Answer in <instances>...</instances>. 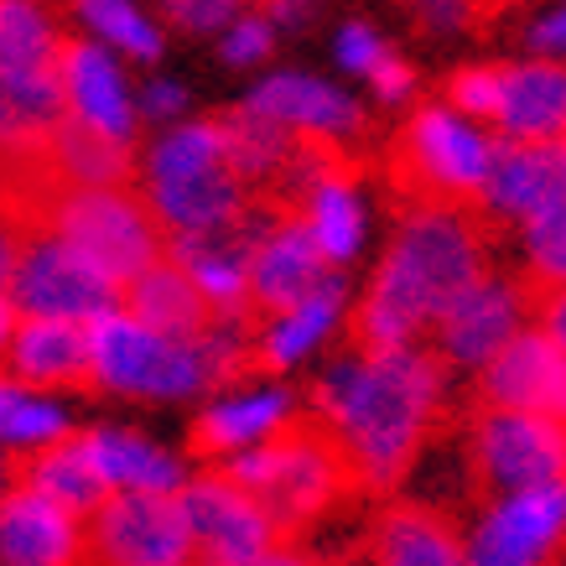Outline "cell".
Returning a JSON list of instances; mask_svg holds the SVG:
<instances>
[{"label": "cell", "instance_id": "1", "mask_svg": "<svg viewBox=\"0 0 566 566\" xmlns=\"http://www.w3.org/2000/svg\"><path fill=\"white\" fill-rule=\"evenodd\" d=\"M447 369L437 354L411 344L348 354L312 385L317 411L338 431V447L348 458V473L359 494H390L421 458L431 437V421L442 411Z\"/></svg>", "mask_w": 566, "mask_h": 566}, {"label": "cell", "instance_id": "2", "mask_svg": "<svg viewBox=\"0 0 566 566\" xmlns=\"http://www.w3.org/2000/svg\"><path fill=\"white\" fill-rule=\"evenodd\" d=\"M489 240H494V229L479 213V203L406 208L375 286L348 323V338L369 354V348H395L431 333V323L473 281L494 271Z\"/></svg>", "mask_w": 566, "mask_h": 566}, {"label": "cell", "instance_id": "3", "mask_svg": "<svg viewBox=\"0 0 566 566\" xmlns=\"http://www.w3.org/2000/svg\"><path fill=\"white\" fill-rule=\"evenodd\" d=\"M213 473H223L250 499H260V510L275 520V531L292 551H302L312 525L333 515L344 499H364L354 473H348L338 431L327 427V416L317 406L292 411L271 437L229 452Z\"/></svg>", "mask_w": 566, "mask_h": 566}, {"label": "cell", "instance_id": "4", "mask_svg": "<svg viewBox=\"0 0 566 566\" xmlns=\"http://www.w3.org/2000/svg\"><path fill=\"white\" fill-rule=\"evenodd\" d=\"M489 172H494V140L468 130L442 104H421L390 140L385 188L400 213L421 203H479Z\"/></svg>", "mask_w": 566, "mask_h": 566}, {"label": "cell", "instance_id": "5", "mask_svg": "<svg viewBox=\"0 0 566 566\" xmlns=\"http://www.w3.org/2000/svg\"><path fill=\"white\" fill-rule=\"evenodd\" d=\"M463 479L468 499L483 510L525 489L566 483V421L504 406H468Z\"/></svg>", "mask_w": 566, "mask_h": 566}, {"label": "cell", "instance_id": "6", "mask_svg": "<svg viewBox=\"0 0 566 566\" xmlns=\"http://www.w3.org/2000/svg\"><path fill=\"white\" fill-rule=\"evenodd\" d=\"M42 219L69 234L88 260H99L120 286H130L146 265L167 255V229L156 219L146 192L130 182H109V188H57L42 208Z\"/></svg>", "mask_w": 566, "mask_h": 566}, {"label": "cell", "instance_id": "7", "mask_svg": "<svg viewBox=\"0 0 566 566\" xmlns=\"http://www.w3.org/2000/svg\"><path fill=\"white\" fill-rule=\"evenodd\" d=\"M11 296L27 317H78V323L125 307L120 281L99 260H88L69 234H57L48 219H36L27 234L21 265L11 275Z\"/></svg>", "mask_w": 566, "mask_h": 566}, {"label": "cell", "instance_id": "8", "mask_svg": "<svg viewBox=\"0 0 566 566\" xmlns=\"http://www.w3.org/2000/svg\"><path fill=\"white\" fill-rule=\"evenodd\" d=\"M88 562L115 566H177L192 562V525L182 489H115L84 520Z\"/></svg>", "mask_w": 566, "mask_h": 566}, {"label": "cell", "instance_id": "9", "mask_svg": "<svg viewBox=\"0 0 566 566\" xmlns=\"http://www.w3.org/2000/svg\"><path fill=\"white\" fill-rule=\"evenodd\" d=\"M182 510L192 525V562H223V566H260V562H302L275 531V520L260 510L240 483L223 473L182 483Z\"/></svg>", "mask_w": 566, "mask_h": 566}, {"label": "cell", "instance_id": "10", "mask_svg": "<svg viewBox=\"0 0 566 566\" xmlns=\"http://www.w3.org/2000/svg\"><path fill=\"white\" fill-rule=\"evenodd\" d=\"M525 317H535V312L520 271H489L431 323V354L442 359V369L479 375L483 364L525 327Z\"/></svg>", "mask_w": 566, "mask_h": 566}, {"label": "cell", "instance_id": "11", "mask_svg": "<svg viewBox=\"0 0 566 566\" xmlns=\"http://www.w3.org/2000/svg\"><path fill=\"white\" fill-rule=\"evenodd\" d=\"M473 406H504V411L566 421V344L546 323L520 327L473 375Z\"/></svg>", "mask_w": 566, "mask_h": 566}, {"label": "cell", "instance_id": "12", "mask_svg": "<svg viewBox=\"0 0 566 566\" xmlns=\"http://www.w3.org/2000/svg\"><path fill=\"white\" fill-rule=\"evenodd\" d=\"M338 275H344V265L323 250L307 213H286L265 234L255 260H250V307H255V323L265 327L271 317H286V312L302 307L312 292H323L327 281H338Z\"/></svg>", "mask_w": 566, "mask_h": 566}, {"label": "cell", "instance_id": "13", "mask_svg": "<svg viewBox=\"0 0 566 566\" xmlns=\"http://www.w3.org/2000/svg\"><path fill=\"white\" fill-rule=\"evenodd\" d=\"M566 551V483L525 489L483 510L479 535L468 541V562L483 566H535Z\"/></svg>", "mask_w": 566, "mask_h": 566}, {"label": "cell", "instance_id": "14", "mask_svg": "<svg viewBox=\"0 0 566 566\" xmlns=\"http://www.w3.org/2000/svg\"><path fill=\"white\" fill-rule=\"evenodd\" d=\"M88 556L84 515H73L69 504L32 489L11 483L0 494V562L11 566H69Z\"/></svg>", "mask_w": 566, "mask_h": 566}, {"label": "cell", "instance_id": "15", "mask_svg": "<svg viewBox=\"0 0 566 566\" xmlns=\"http://www.w3.org/2000/svg\"><path fill=\"white\" fill-rule=\"evenodd\" d=\"M6 369L32 385V390H78L99 395V375H94V344H88V323L78 317H27L11 338Z\"/></svg>", "mask_w": 566, "mask_h": 566}, {"label": "cell", "instance_id": "16", "mask_svg": "<svg viewBox=\"0 0 566 566\" xmlns=\"http://www.w3.org/2000/svg\"><path fill=\"white\" fill-rule=\"evenodd\" d=\"M364 556L385 566H458V562H468V541L447 510H431V504H385L369 520Z\"/></svg>", "mask_w": 566, "mask_h": 566}, {"label": "cell", "instance_id": "17", "mask_svg": "<svg viewBox=\"0 0 566 566\" xmlns=\"http://www.w3.org/2000/svg\"><path fill=\"white\" fill-rule=\"evenodd\" d=\"M125 307L136 312L146 327L167 333V338H208V333H219V327L229 323V317L213 307V296H208L172 255H161L156 265H146V271L125 286Z\"/></svg>", "mask_w": 566, "mask_h": 566}, {"label": "cell", "instance_id": "18", "mask_svg": "<svg viewBox=\"0 0 566 566\" xmlns=\"http://www.w3.org/2000/svg\"><path fill=\"white\" fill-rule=\"evenodd\" d=\"M11 463H17V479L52 494L57 504H69L73 515H94L104 499L115 494V483L99 473L94 463V452H88V437L84 431H69V437H57V442L36 447V452H11Z\"/></svg>", "mask_w": 566, "mask_h": 566}, {"label": "cell", "instance_id": "19", "mask_svg": "<svg viewBox=\"0 0 566 566\" xmlns=\"http://www.w3.org/2000/svg\"><path fill=\"white\" fill-rule=\"evenodd\" d=\"M63 88H69V109L78 120L99 125V130L120 140H136V109H130L120 69L109 63L104 48H94L84 36H69V48H63Z\"/></svg>", "mask_w": 566, "mask_h": 566}, {"label": "cell", "instance_id": "20", "mask_svg": "<svg viewBox=\"0 0 566 566\" xmlns=\"http://www.w3.org/2000/svg\"><path fill=\"white\" fill-rule=\"evenodd\" d=\"M504 104L499 136L515 140H562L566 136V69L562 63H499Z\"/></svg>", "mask_w": 566, "mask_h": 566}, {"label": "cell", "instance_id": "21", "mask_svg": "<svg viewBox=\"0 0 566 566\" xmlns=\"http://www.w3.org/2000/svg\"><path fill=\"white\" fill-rule=\"evenodd\" d=\"M250 109L260 115H275V120L296 125V130H317V136H364V115L359 104L338 94L333 84H317V78H302V73H275L250 94Z\"/></svg>", "mask_w": 566, "mask_h": 566}, {"label": "cell", "instance_id": "22", "mask_svg": "<svg viewBox=\"0 0 566 566\" xmlns=\"http://www.w3.org/2000/svg\"><path fill=\"white\" fill-rule=\"evenodd\" d=\"M250 182H244L234 167H213V172H188V177H167V182H146V198H151L156 219L167 234H182V229H213L229 213H240L250 203Z\"/></svg>", "mask_w": 566, "mask_h": 566}, {"label": "cell", "instance_id": "23", "mask_svg": "<svg viewBox=\"0 0 566 566\" xmlns=\"http://www.w3.org/2000/svg\"><path fill=\"white\" fill-rule=\"evenodd\" d=\"M48 172L57 177V188H109L136 177V156H130V140L69 115L48 140Z\"/></svg>", "mask_w": 566, "mask_h": 566}, {"label": "cell", "instance_id": "24", "mask_svg": "<svg viewBox=\"0 0 566 566\" xmlns=\"http://www.w3.org/2000/svg\"><path fill=\"white\" fill-rule=\"evenodd\" d=\"M292 416V400L281 390H260V395H240V400H223L213 411H203L188 431V452L192 458H229L240 447L271 437L281 421Z\"/></svg>", "mask_w": 566, "mask_h": 566}, {"label": "cell", "instance_id": "25", "mask_svg": "<svg viewBox=\"0 0 566 566\" xmlns=\"http://www.w3.org/2000/svg\"><path fill=\"white\" fill-rule=\"evenodd\" d=\"M69 32L48 0H0V69H63Z\"/></svg>", "mask_w": 566, "mask_h": 566}, {"label": "cell", "instance_id": "26", "mask_svg": "<svg viewBox=\"0 0 566 566\" xmlns=\"http://www.w3.org/2000/svg\"><path fill=\"white\" fill-rule=\"evenodd\" d=\"M338 307H344V275H338V281H327L323 292H312L307 302L292 307L286 317H271V323L260 327V338H255L260 375H275V369H286L292 359H302L307 348H317V338L333 327Z\"/></svg>", "mask_w": 566, "mask_h": 566}, {"label": "cell", "instance_id": "27", "mask_svg": "<svg viewBox=\"0 0 566 566\" xmlns=\"http://www.w3.org/2000/svg\"><path fill=\"white\" fill-rule=\"evenodd\" d=\"M88 437V452L99 473L115 489H182V463L156 452L151 442H140L136 431H120V427H94L84 431Z\"/></svg>", "mask_w": 566, "mask_h": 566}, {"label": "cell", "instance_id": "28", "mask_svg": "<svg viewBox=\"0 0 566 566\" xmlns=\"http://www.w3.org/2000/svg\"><path fill=\"white\" fill-rule=\"evenodd\" d=\"M354 177L359 172H327V177H317V188L307 192V219H312V229H317L323 250L338 260V265H344L364 240V213H359Z\"/></svg>", "mask_w": 566, "mask_h": 566}, {"label": "cell", "instance_id": "29", "mask_svg": "<svg viewBox=\"0 0 566 566\" xmlns=\"http://www.w3.org/2000/svg\"><path fill=\"white\" fill-rule=\"evenodd\" d=\"M213 167H234L229 161V140H223V120H192L182 130H172L167 140H156L151 161H146V182H167V177H188V172H213Z\"/></svg>", "mask_w": 566, "mask_h": 566}, {"label": "cell", "instance_id": "30", "mask_svg": "<svg viewBox=\"0 0 566 566\" xmlns=\"http://www.w3.org/2000/svg\"><path fill=\"white\" fill-rule=\"evenodd\" d=\"M525 229V265H520V281H525V296H541L551 286H566V203L541 208L535 219L520 223Z\"/></svg>", "mask_w": 566, "mask_h": 566}, {"label": "cell", "instance_id": "31", "mask_svg": "<svg viewBox=\"0 0 566 566\" xmlns=\"http://www.w3.org/2000/svg\"><path fill=\"white\" fill-rule=\"evenodd\" d=\"M73 17L94 27L125 57H140V63L161 57V32L151 27V17H140L130 0H73Z\"/></svg>", "mask_w": 566, "mask_h": 566}, {"label": "cell", "instance_id": "32", "mask_svg": "<svg viewBox=\"0 0 566 566\" xmlns=\"http://www.w3.org/2000/svg\"><path fill=\"white\" fill-rule=\"evenodd\" d=\"M447 99L468 120L499 125V104H504V73H499V63H489V69H458L447 78Z\"/></svg>", "mask_w": 566, "mask_h": 566}, {"label": "cell", "instance_id": "33", "mask_svg": "<svg viewBox=\"0 0 566 566\" xmlns=\"http://www.w3.org/2000/svg\"><path fill=\"white\" fill-rule=\"evenodd\" d=\"M36 213L21 198L0 192V292H11V275L21 265V250H27V234H32Z\"/></svg>", "mask_w": 566, "mask_h": 566}, {"label": "cell", "instance_id": "34", "mask_svg": "<svg viewBox=\"0 0 566 566\" xmlns=\"http://www.w3.org/2000/svg\"><path fill=\"white\" fill-rule=\"evenodd\" d=\"M161 11L188 32H213V27L234 17V0H161Z\"/></svg>", "mask_w": 566, "mask_h": 566}, {"label": "cell", "instance_id": "35", "mask_svg": "<svg viewBox=\"0 0 566 566\" xmlns=\"http://www.w3.org/2000/svg\"><path fill=\"white\" fill-rule=\"evenodd\" d=\"M265 52H271V21H260V17L234 21V32L223 36V57L229 63H260Z\"/></svg>", "mask_w": 566, "mask_h": 566}, {"label": "cell", "instance_id": "36", "mask_svg": "<svg viewBox=\"0 0 566 566\" xmlns=\"http://www.w3.org/2000/svg\"><path fill=\"white\" fill-rule=\"evenodd\" d=\"M385 52L390 48H385L369 27H344V36H338V57H344V69H354V73H369Z\"/></svg>", "mask_w": 566, "mask_h": 566}, {"label": "cell", "instance_id": "37", "mask_svg": "<svg viewBox=\"0 0 566 566\" xmlns=\"http://www.w3.org/2000/svg\"><path fill=\"white\" fill-rule=\"evenodd\" d=\"M369 84H375V94L379 99H406V94H411V69H406V63H400V57H395V52H385V57H379L375 69H369Z\"/></svg>", "mask_w": 566, "mask_h": 566}, {"label": "cell", "instance_id": "38", "mask_svg": "<svg viewBox=\"0 0 566 566\" xmlns=\"http://www.w3.org/2000/svg\"><path fill=\"white\" fill-rule=\"evenodd\" d=\"M531 312H535V323H546L556 338L566 344V286H551V292H541L531 302Z\"/></svg>", "mask_w": 566, "mask_h": 566}, {"label": "cell", "instance_id": "39", "mask_svg": "<svg viewBox=\"0 0 566 566\" xmlns=\"http://www.w3.org/2000/svg\"><path fill=\"white\" fill-rule=\"evenodd\" d=\"M531 48L535 52H566V11H556V17H546V21H535Z\"/></svg>", "mask_w": 566, "mask_h": 566}, {"label": "cell", "instance_id": "40", "mask_svg": "<svg viewBox=\"0 0 566 566\" xmlns=\"http://www.w3.org/2000/svg\"><path fill=\"white\" fill-rule=\"evenodd\" d=\"M27 390L32 385H21L11 369H0V437H6V427H11V416H17V406L27 400Z\"/></svg>", "mask_w": 566, "mask_h": 566}, {"label": "cell", "instance_id": "41", "mask_svg": "<svg viewBox=\"0 0 566 566\" xmlns=\"http://www.w3.org/2000/svg\"><path fill=\"white\" fill-rule=\"evenodd\" d=\"M21 327V307L11 292H0V369H6V354H11V338H17Z\"/></svg>", "mask_w": 566, "mask_h": 566}, {"label": "cell", "instance_id": "42", "mask_svg": "<svg viewBox=\"0 0 566 566\" xmlns=\"http://www.w3.org/2000/svg\"><path fill=\"white\" fill-rule=\"evenodd\" d=\"M177 109H182V88L177 84H151L146 88V115L161 120V115H177Z\"/></svg>", "mask_w": 566, "mask_h": 566}, {"label": "cell", "instance_id": "43", "mask_svg": "<svg viewBox=\"0 0 566 566\" xmlns=\"http://www.w3.org/2000/svg\"><path fill=\"white\" fill-rule=\"evenodd\" d=\"M11 483H17V463H11V447L0 442V494H6Z\"/></svg>", "mask_w": 566, "mask_h": 566}]
</instances>
